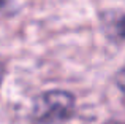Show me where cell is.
<instances>
[{"instance_id":"6da1fadb","label":"cell","mask_w":125,"mask_h":124,"mask_svg":"<svg viewBox=\"0 0 125 124\" xmlns=\"http://www.w3.org/2000/svg\"><path fill=\"white\" fill-rule=\"evenodd\" d=\"M76 99L63 89H49L33 99L30 110L32 124H63L73 118Z\"/></svg>"},{"instance_id":"7a4b0ae2","label":"cell","mask_w":125,"mask_h":124,"mask_svg":"<svg viewBox=\"0 0 125 124\" xmlns=\"http://www.w3.org/2000/svg\"><path fill=\"white\" fill-rule=\"evenodd\" d=\"M116 84L125 96V64L120 67V70L117 72V75H116Z\"/></svg>"},{"instance_id":"3957f363","label":"cell","mask_w":125,"mask_h":124,"mask_svg":"<svg viewBox=\"0 0 125 124\" xmlns=\"http://www.w3.org/2000/svg\"><path fill=\"white\" fill-rule=\"evenodd\" d=\"M116 30L122 38H125V16H122V18L116 22Z\"/></svg>"},{"instance_id":"277c9868","label":"cell","mask_w":125,"mask_h":124,"mask_svg":"<svg viewBox=\"0 0 125 124\" xmlns=\"http://www.w3.org/2000/svg\"><path fill=\"white\" fill-rule=\"evenodd\" d=\"M5 73H6V68H5V65L0 62V86H2L3 80H5Z\"/></svg>"},{"instance_id":"5b68a950","label":"cell","mask_w":125,"mask_h":124,"mask_svg":"<svg viewBox=\"0 0 125 124\" xmlns=\"http://www.w3.org/2000/svg\"><path fill=\"white\" fill-rule=\"evenodd\" d=\"M106 124H125V121H109Z\"/></svg>"},{"instance_id":"8992f818","label":"cell","mask_w":125,"mask_h":124,"mask_svg":"<svg viewBox=\"0 0 125 124\" xmlns=\"http://www.w3.org/2000/svg\"><path fill=\"white\" fill-rule=\"evenodd\" d=\"M0 2H2V0H0Z\"/></svg>"}]
</instances>
